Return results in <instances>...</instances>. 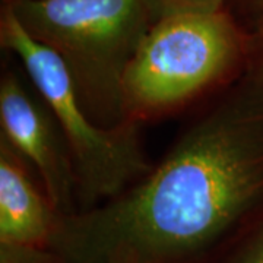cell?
Masks as SVG:
<instances>
[{"label": "cell", "instance_id": "8", "mask_svg": "<svg viewBox=\"0 0 263 263\" xmlns=\"http://www.w3.org/2000/svg\"><path fill=\"white\" fill-rule=\"evenodd\" d=\"M152 22L161 19L189 15V13H212L224 10L226 0H145Z\"/></svg>", "mask_w": 263, "mask_h": 263}, {"label": "cell", "instance_id": "1", "mask_svg": "<svg viewBox=\"0 0 263 263\" xmlns=\"http://www.w3.org/2000/svg\"><path fill=\"white\" fill-rule=\"evenodd\" d=\"M263 205V94L228 85L149 173L57 216L46 263H190Z\"/></svg>", "mask_w": 263, "mask_h": 263}, {"label": "cell", "instance_id": "5", "mask_svg": "<svg viewBox=\"0 0 263 263\" xmlns=\"http://www.w3.org/2000/svg\"><path fill=\"white\" fill-rule=\"evenodd\" d=\"M0 139L37 170L57 215L76 214L75 173L65 136L46 101L12 70L0 81Z\"/></svg>", "mask_w": 263, "mask_h": 263}, {"label": "cell", "instance_id": "3", "mask_svg": "<svg viewBox=\"0 0 263 263\" xmlns=\"http://www.w3.org/2000/svg\"><path fill=\"white\" fill-rule=\"evenodd\" d=\"M0 43L21 60L65 136L75 173L76 212L117 196L149 173L154 165L142 148L141 123L98 126L85 111L62 59L29 35L8 2L0 15Z\"/></svg>", "mask_w": 263, "mask_h": 263}, {"label": "cell", "instance_id": "9", "mask_svg": "<svg viewBox=\"0 0 263 263\" xmlns=\"http://www.w3.org/2000/svg\"><path fill=\"white\" fill-rule=\"evenodd\" d=\"M260 2H263V0H260Z\"/></svg>", "mask_w": 263, "mask_h": 263}, {"label": "cell", "instance_id": "6", "mask_svg": "<svg viewBox=\"0 0 263 263\" xmlns=\"http://www.w3.org/2000/svg\"><path fill=\"white\" fill-rule=\"evenodd\" d=\"M46 193L29 177L28 162L0 139L2 247L43 250L57 221Z\"/></svg>", "mask_w": 263, "mask_h": 263}, {"label": "cell", "instance_id": "7", "mask_svg": "<svg viewBox=\"0 0 263 263\" xmlns=\"http://www.w3.org/2000/svg\"><path fill=\"white\" fill-rule=\"evenodd\" d=\"M263 205L190 263H263Z\"/></svg>", "mask_w": 263, "mask_h": 263}, {"label": "cell", "instance_id": "2", "mask_svg": "<svg viewBox=\"0 0 263 263\" xmlns=\"http://www.w3.org/2000/svg\"><path fill=\"white\" fill-rule=\"evenodd\" d=\"M29 35L62 59L98 126L129 122L123 82L154 25L145 0H6Z\"/></svg>", "mask_w": 263, "mask_h": 263}, {"label": "cell", "instance_id": "4", "mask_svg": "<svg viewBox=\"0 0 263 263\" xmlns=\"http://www.w3.org/2000/svg\"><path fill=\"white\" fill-rule=\"evenodd\" d=\"M243 40L226 9L155 22L132 59L123 82L127 120L186 103L238 65Z\"/></svg>", "mask_w": 263, "mask_h": 263}]
</instances>
